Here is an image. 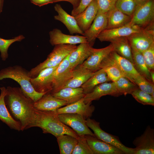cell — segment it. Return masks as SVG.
Segmentation results:
<instances>
[{"label":"cell","instance_id":"obj_1","mask_svg":"<svg viewBox=\"0 0 154 154\" xmlns=\"http://www.w3.org/2000/svg\"><path fill=\"white\" fill-rule=\"evenodd\" d=\"M6 89L5 102L14 117L20 123L21 131L27 129L35 117L34 102L20 87L8 86Z\"/></svg>","mask_w":154,"mask_h":154},{"label":"cell","instance_id":"obj_2","mask_svg":"<svg viewBox=\"0 0 154 154\" xmlns=\"http://www.w3.org/2000/svg\"><path fill=\"white\" fill-rule=\"evenodd\" d=\"M34 127H39L43 133L51 134L56 137L64 134L76 138L79 136L74 131L60 121L55 111H43L35 109L34 119L27 129Z\"/></svg>","mask_w":154,"mask_h":154},{"label":"cell","instance_id":"obj_3","mask_svg":"<svg viewBox=\"0 0 154 154\" xmlns=\"http://www.w3.org/2000/svg\"><path fill=\"white\" fill-rule=\"evenodd\" d=\"M29 71L20 65L9 66L0 70V81L5 78L14 80L19 84L23 93L35 102L46 93L34 90L30 81Z\"/></svg>","mask_w":154,"mask_h":154},{"label":"cell","instance_id":"obj_4","mask_svg":"<svg viewBox=\"0 0 154 154\" xmlns=\"http://www.w3.org/2000/svg\"><path fill=\"white\" fill-rule=\"evenodd\" d=\"M76 44H60L54 46L46 59L29 71L31 78L36 77L43 69L58 66L76 47Z\"/></svg>","mask_w":154,"mask_h":154},{"label":"cell","instance_id":"obj_5","mask_svg":"<svg viewBox=\"0 0 154 154\" xmlns=\"http://www.w3.org/2000/svg\"><path fill=\"white\" fill-rule=\"evenodd\" d=\"M87 126L92 129L96 137L121 150L125 154H134V148L127 147L120 141L118 137L104 131L101 128L100 123L88 118L86 119Z\"/></svg>","mask_w":154,"mask_h":154},{"label":"cell","instance_id":"obj_6","mask_svg":"<svg viewBox=\"0 0 154 154\" xmlns=\"http://www.w3.org/2000/svg\"><path fill=\"white\" fill-rule=\"evenodd\" d=\"M113 51L114 48L111 43L103 48H94L91 55L82 64L76 68L88 72H95L100 69V66L102 62Z\"/></svg>","mask_w":154,"mask_h":154},{"label":"cell","instance_id":"obj_7","mask_svg":"<svg viewBox=\"0 0 154 154\" xmlns=\"http://www.w3.org/2000/svg\"><path fill=\"white\" fill-rule=\"evenodd\" d=\"M154 18V0H148L136 6L129 23L142 27L152 22Z\"/></svg>","mask_w":154,"mask_h":154},{"label":"cell","instance_id":"obj_8","mask_svg":"<svg viewBox=\"0 0 154 154\" xmlns=\"http://www.w3.org/2000/svg\"><path fill=\"white\" fill-rule=\"evenodd\" d=\"M68 55L58 65L53 75L52 88L50 94L57 92L64 88L72 77L73 70L68 60Z\"/></svg>","mask_w":154,"mask_h":154},{"label":"cell","instance_id":"obj_9","mask_svg":"<svg viewBox=\"0 0 154 154\" xmlns=\"http://www.w3.org/2000/svg\"><path fill=\"white\" fill-rule=\"evenodd\" d=\"M58 66L45 68L41 71L36 77L31 78V83L36 92L46 94L51 93L54 74Z\"/></svg>","mask_w":154,"mask_h":154},{"label":"cell","instance_id":"obj_10","mask_svg":"<svg viewBox=\"0 0 154 154\" xmlns=\"http://www.w3.org/2000/svg\"><path fill=\"white\" fill-rule=\"evenodd\" d=\"M127 37L131 48L142 53L154 43L153 29H143Z\"/></svg>","mask_w":154,"mask_h":154},{"label":"cell","instance_id":"obj_11","mask_svg":"<svg viewBox=\"0 0 154 154\" xmlns=\"http://www.w3.org/2000/svg\"><path fill=\"white\" fill-rule=\"evenodd\" d=\"M60 121L71 127L78 136L90 135L95 136L87 126L86 119L81 115L75 114H58Z\"/></svg>","mask_w":154,"mask_h":154},{"label":"cell","instance_id":"obj_12","mask_svg":"<svg viewBox=\"0 0 154 154\" xmlns=\"http://www.w3.org/2000/svg\"><path fill=\"white\" fill-rule=\"evenodd\" d=\"M135 146L134 154H154V129L149 125L133 142Z\"/></svg>","mask_w":154,"mask_h":154},{"label":"cell","instance_id":"obj_13","mask_svg":"<svg viewBox=\"0 0 154 154\" xmlns=\"http://www.w3.org/2000/svg\"><path fill=\"white\" fill-rule=\"evenodd\" d=\"M144 28L138 25H133L129 23L119 27L105 29L102 31L97 38L101 42L109 41L117 38L127 37L135 33L139 32Z\"/></svg>","mask_w":154,"mask_h":154},{"label":"cell","instance_id":"obj_14","mask_svg":"<svg viewBox=\"0 0 154 154\" xmlns=\"http://www.w3.org/2000/svg\"><path fill=\"white\" fill-rule=\"evenodd\" d=\"M91 104L92 102L85 103L83 98L76 102L61 107L55 111L58 114L65 113L78 114L86 119L91 117L95 110V107Z\"/></svg>","mask_w":154,"mask_h":154},{"label":"cell","instance_id":"obj_15","mask_svg":"<svg viewBox=\"0 0 154 154\" xmlns=\"http://www.w3.org/2000/svg\"><path fill=\"white\" fill-rule=\"evenodd\" d=\"M107 25L106 13L98 11L91 26L83 35L86 37L87 42L93 46L99 35L106 29Z\"/></svg>","mask_w":154,"mask_h":154},{"label":"cell","instance_id":"obj_16","mask_svg":"<svg viewBox=\"0 0 154 154\" xmlns=\"http://www.w3.org/2000/svg\"><path fill=\"white\" fill-rule=\"evenodd\" d=\"M106 95L119 96L113 82H105L97 85L92 91L85 95L83 98L84 101L86 104L91 103Z\"/></svg>","mask_w":154,"mask_h":154},{"label":"cell","instance_id":"obj_17","mask_svg":"<svg viewBox=\"0 0 154 154\" xmlns=\"http://www.w3.org/2000/svg\"><path fill=\"white\" fill-rule=\"evenodd\" d=\"M49 42L52 46L60 44H76L87 42L85 36L82 35H72L63 33L59 29L55 28L49 32Z\"/></svg>","mask_w":154,"mask_h":154},{"label":"cell","instance_id":"obj_18","mask_svg":"<svg viewBox=\"0 0 154 154\" xmlns=\"http://www.w3.org/2000/svg\"><path fill=\"white\" fill-rule=\"evenodd\" d=\"M87 143L94 154H125L118 148L95 136L85 135Z\"/></svg>","mask_w":154,"mask_h":154},{"label":"cell","instance_id":"obj_19","mask_svg":"<svg viewBox=\"0 0 154 154\" xmlns=\"http://www.w3.org/2000/svg\"><path fill=\"white\" fill-rule=\"evenodd\" d=\"M94 49L88 42L80 44L69 55L71 68L73 70L82 64L92 54Z\"/></svg>","mask_w":154,"mask_h":154},{"label":"cell","instance_id":"obj_20","mask_svg":"<svg viewBox=\"0 0 154 154\" xmlns=\"http://www.w3.org/2000/svg\"><path fill=\"white\" fill-rule=\"evenodd\" d=\"M98 11L96 0H92L82 13L74 17L80 29L84 33L90 27Z\"/></svg>","mask_w":154,"mask_h":154},{"label":"cell","instance_id":"obj_21","mask_svg":"<svg viewBox=\"0 0 154 154\" xmlns=\"http://www.w3.org/2000/svg\"><path fill=\"white\" fill-rule=\"evenodd\" d=\"M54 8L58 13L54 16L55 20L62 23L71 34H78L83 35L84 32L79 28L74 17L67 13L60 4H56Z\"/></svg>","mask_w":154,"mask_h":154},{"label":"cell","instance_id":"obj_22","mask_svg":"<svg viewBox=\"0 0 154 154\" xmlns=\"http://www.w3.org/2000/svg\"><path fill=\"white\" fill-rule=\"evenodd\" d=\"M65 101L54 97L50 93L44 95L37 102H34L35 109L43 111H54L67 105Z\"/></svg>","mask_w":154,"mask_h":154},{"label":"cell","instance_id":"obj_23","mask_svg":"<svg viewBox=\"0 0 154 154\" xmlns=\"http://www.w3.org/2000/svg\"><path fill=\"white\" fill-rule=\"evenodd\" d=\"M0 120L11 128L19 131H21L20 123L13 117L6 107L5 97L6 88L5 87H0Z\"/></svg>","mask_w":154,"mask_h":154},{"label":"cell","instance_id":"obj_24","mask_svg":"<svg viewBox=\"0 0 154 154\" xmlns=\"http://www.w3.org/2000/svg\"><path fill=\"white\" fill-rule=\"evenodd\" d=\"M111 55L125 77L131 81L133 83L134 80L141 75L135 69L133 64L129 60L121 56L114 51L112 52Z\"/></svg>","mask_w":154,"mask_h":154},{"label":"cell","instance_id":"obj_25","mask_svg":"<svg viewBox=\"0 0 154 154\" xmlns=\"http://www.w3.org/2000/svg\"><path fill=\"white\" fill-rule=\"evenodd\" d=\"M107 25L106 29L124 26L129 23L131 17L122 12L115 7L107 13Z\"/></svg>","mask_w":154,"mask_h":154},{"label":"cell","instance_id":"obj_26","mask_svg":"<svg viewBox=\"0 0 154 154\" xmlns=\"http://www.w3.org/2000/svg\"><path fill=\"white\" fill-rule=\"evenodd\" d=\"M52 94L56 98L65 101L68 105L78 101L84 98L85 95L81 87L64 88Z\"/></svg>","mask_w":154,"mask_h":154},{"label":"cell","instance_id":"obj_27","mask_svg":"<svg viewBox=\"0 0 154 154\" xmlns=\"http://www.w3.org/2000/svg\"><path fill=\"white\" fill-rule=\"evenodd\" d=\"M100 68L104 70L108 77L112 82L116 81L121 77H125L120 68L112 57L111 53L102 62Z\"/></svg>","mask_w":154,"mask_h":154},{"label":"cell","instance_id":"obj_28","mask_svg":"<svg viewBox=\"0 0 154 154\" xmlns=\"http://www.w3.org/2000/svg\"><path fill=\"white\" fill-rule=\"evenodd\" d=\"M109 42L113 45L114 51L133 64L131 48L127 37L113 38Z\"/></svg>","mask_w":154,"mask_h":154},{"label":"cell","instance_id":"obj_29","mask_svg":"<svg viewBox=\"0 0 154 154\" xmlns=\"http://www.w3.org/2000/svg\"><path fill=\"white\" fill-rule=\"evenodd\" d=\"M110 81L104 70L102 68L95 72L81 87L83 89L84 93L85 95L92 91L97 85Z\"/></svg>","mask_w":154,"mask_h":154},{"label":"cell","instance_id":"obj_30","mask_svg":"<svg viewBox=\"0 0 154 154\" xmlns=\"http://www.w3.org/2000/svg\"><path fill=\"white\" fill-rule=\"evenodd\" d=\"M95 72H90L75 68L73 70L72 77L64 87H80Z\"/></svg>","mask_w":154,"mask_h":154},{"label":"cell","instance_id":"obj_31","mask_svg":"<svg viewBox=\"0 0 154 154\" xmlns=\"http://www.w3.org/2000/svg\"><path fill=\"white\" fill-rule=\"evenodd\" d=\"M131 49L133 64L135 69L141 76L153 83L151 78L150 71L146 64L142 53L132 48Z\"/></svg>","mask_w":154,"mask_h":154},{"label":"cell","instance_id":"obj_32","mask_svg":"<svg viewBox=\"0 0 154 154\" xmlns=\"http://www.w3.org/2000/svg\"><path fill=\"white\" fill-rule=\"evenodd\" d=\"M60 154H71L77 144V138L67 134L57 137Z\"/></svg>","mask_w":154,"mask_h":154},{"label":"cell","instance_id":"obj_33","mask_svg":"<svg viewBox=\"0 0 154 154\" xmlns=\"http://www.w3.org/2000/svg\"><path fill=\"white\" fill-rule=\"evenodd\" d=\"M113 82L119 96L131 94L133 91L139 88L135 84L125 76L121 77Z\"/></svg>","mask_w":154,"mask_h":154},{"label":"cell","instance_id":"obj_34","mask_svg":"<svg viewBox=\"0 0 154 154\" xmlns=\"http://www.w3.org/2000/svg\"><path fill=\"white\" fill-rule=\"evenodd\" d=\"M25 38L20 35L10 39H5L0 37V57L3 61H6L9 57L8 50L9 46L16 42H21Z\"/></svg>","mask_w":154,"mask_h":154},{"label":"cell","instance_id":"obj_35","mask_svg":"<svg viewBox=\"0 0 154 154\" xmlns=\"http://www.w3.org/2000/svg\"><path fill=\"white\" fill-rule=\"evenodd\" d=\"M136 6L134 0H116L115 7L131 17Z\"/></svg>","mask_w":154,"mask_h":154},{"label":"cell","instance_id":"obj_36","mask_svg":"<svg viewBox=\"0 0 154 154\" xmlns=\"http://www.w3.org/2000/svg\"><path fill=\"white\" fill-rule=\"evenodd\" d=\"M131 94L136 100L143 105L154 106V98L139 88L133 91Z\"/></svg>","mask_w":154,"mask_h":154},{"label":"cell","instance_id":"obj_37","mask_svg":"<svg viewBox=\"0 0 154 154\" xmlns=\"http://www.w3.org/2000/svg\"><path fill=\"white\" fill-rule=\"evenodd\" d=\"M78 142L72 154H94L89 145L85 135L79 136Z\"/></svg>","mask_w":154,"mask_h":154},{"label":"cell","instance_id":"obj_38","mask_svg":"<svg viewBox=\"0 0 154 154\" xmlns=\"http://www.w3.org/2000/svg\"><path fill=\"white\" fill-rule=\"evenodd\" d=\"M133 83L141 90L150 94L154 98V84L148 81L141 75L135 79Z\"/></svg>","mask_w":154,"mask_h":154},{"label":"cell","instance_id":"obj_39","mask_svg":"<svg viewBox=\"0 0 154 154\" xmlns=\"http://www.w3.org/2000/svg\"><path fill=\"white\" fill-rule=\"evenodd\" d=\"M143 57L148 68L154 70V43L142 53Z\"/></svg>","mask_w":154,"mask_h":154},{"label":"cell","instance_id":"obj_40","mask_svg":"<svg viewBox=\"0 0 154 154\" xmlns=\"http://www.w3.org/2000/svg\"><path fill=\"white\" fill-rule=\"evenodd\" d=\"M98 11L106 13L115 7L116 0H96Z\"/></svg>","mask_w":154,"mask_h":154},{"label":"cell","instance_id":"obj_41","mask_svg":"<svg viewBox=\"0 0 154 154\" xmlns=\"http://www.w3.org/2000/svg\"><path fill=\"white\" fill-rule=\"evenodd\" d=\"M92 0H80L78 6L71 12V15L74 17L83 12L90 4Z\"/></svg>","mask_w":154,"mask_h":154},{"label":"cell","instance_id":"obj_42","mask_svg":"<svg viewBox=\"0 0 154 154\" xmlns=\"http://www.w3.org/2000/svg\"><path fill=\"white\" fill-rule=\"evenodd\" d=\"M31 3L40 7L54 3V0H30Z\"/></svg>","mask_w":154,"mask_h":154},{"label":"cell","instance_id":"obj_43","mask_svg":"<svg viewBox=\"0 0 154 154\" xmlns=\"http://www.w3.org/2000/svg\"><path fill=\"white\" fill-rule=\"evenodd\" d=\"M80 0H54V3L61 1H66L70 3L73 6V9L77 8L79 5Z\"/></svg>","mask_w":154,"mask_h":154},{"label":"cell","instance_id":"obj_44","mask_svg":"<svg viewBox=\"0 0 154 154\" xmlns=\"http://www.w3.org/2000/svg\"><path fill=\"white\" fill-rule=\"evenodd\" d=\"M154 70H151L150 72V76L152 82H154Z\"/></svg>","mask_w":154,"mask_h":154},{"label":"cell","instance_id":"obj_45","mask_svg":"<svg viewBox=\"0 0 154 154\" xmlns=\"http://www.w3.org/2000/svg\"><path fill=\"white\" fill-rule=\"evenodd\" d=\"M136 5L145 2L148 0H134Z\"/></svg>","mask_w":154,"mask_h":154},{"label":"cell","instance_id":"obj_46","mask_svg":"<svg viewBox=\"0 0 154 154\" xmlns=\"http://www.w3.org/2000/svg\"><path fill=\"white\" fill-rule=\"evenodd\" d=\"M4 0H0V14L3 11Z\"/></svg>","mask_w":154,"mask_h":154},{"label":"cell","instance_id":"obj_47","mask_svg":"<svg viewBox=\"0 0 154 154\" xmlns=\"http://www.w3.org/2000/svg\"></svg>","mask_w":154,"mask_h":154}]
</instances>
